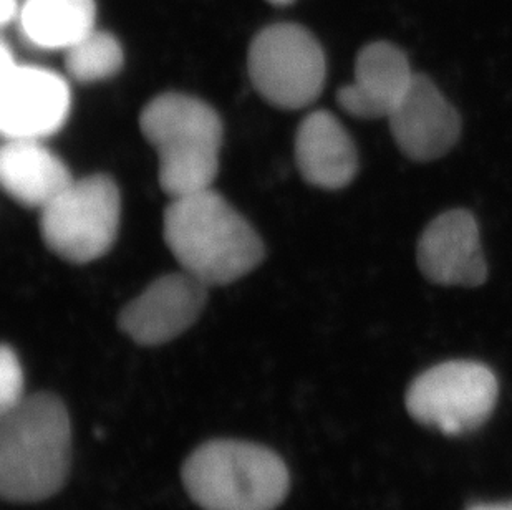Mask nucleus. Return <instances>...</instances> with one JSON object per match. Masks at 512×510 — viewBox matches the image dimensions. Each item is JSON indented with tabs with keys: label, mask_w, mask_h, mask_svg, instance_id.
Returning a JSON list of instances; mask_svg holds the SVG:
<instances>
[{
	"label": "nucleus",
	"mask_w": 512,
	"mask_h": 510,
	"mask_svg": "<svg viewBox=\"0 0 512 510\" xmlns=\"http://www.w3.org/2000/svg\"><path fill=\"white\" fill-rule=\"evenodd\" d=\"M269 2L276 5H287L290 4V2H294V0H269Z\"/></svg>",
	"instance_id": "nucleus-20"
},
{
	"label": "nucleus",
	"mask_w": 512,
	"mask_h": 510,
	"mask_svg": "<svg viewBox=\"0 0 512 510\" xmlns=\"http://www.w3.org/2000/svg\"><path fill=\"white\" fill-rule=\"evenodd\" d=\"M183 481L204 510H274L289 492V471L274 451L231 439L196 449Z\"/></svg>",
	"instance_id": "nucleus-4"
},
{
	"label": "nucleus",
	"mask_w": 512,
	"mask_h": 510,
	"mask_svg": "<svg viewBox=\"0 0 512 510\" xmlns=\"http://www.w3.org/2000/svg\"><path fill=\"white\" fill-rule=\"evenodd\" d=\"M498 378L476 361H446L413 380L406 391L411 418L458 436L488 421L498 401Z\"/></svg>",
	"instance_id": "nucleus-7"
},
{
	"label": "nucleus",
	"mask_w": 512,
	"mask_h": 510,
	"mask_svg": "<svg viewBox=\"0 0 512 510\" xmlns=\"http://www.w3.org/2000/svg\"><path fill=\"white\" fill-rule=\"evenodd\" d=\"M123 67L120 42L108 32L93 29L65 50L68 75L80 83H95L115 77Z\"/></svg>",
	"instance_id": "nucleus-16"
},
{
	"label": "nucleus",
	"mask_w": 512,
	"mask_h": 510,
	"mask_svg": "<svg viewBox=\"0 0 512 510\" xmlns=\"http://www.w3.org/2000/svg\"><path fill=\"white\" fill-rule=\"evenodd\" d=\"M141 133L160 159V184L171 199L213 188L223 146L214 108L183 93H165L141 111Z\"/></svg>",
	"instance_id": "nucleus-3"
},
{
	"label": "nucleus",
	"mask_w": 512,
	"mask_h": 510,
	"mask_svg": "<svg viewBox=\"0 0 512 510\" xmlns=\"http://www.w3.org/2000/svg\"><path fill=\"white\" fill-rule=\"evenodd\" d=\"M163 232L184 272L208 287L236 282L264 259L256 229L213 188L171 199Z\"/></svg>",
	"instance_id": "nucleus-1"
},
{
	"label": "nucleus",
	"mask_w": 512,
	"mask_h": 510,
	"mask_svg": "<svg viewBox=\"0 0 512 510\" xmlns=\"http://www.w3.org/2000/svg\"><path fill=\"white\" fill-rule=\"evenodd\" d=\"M17 15H20L17 0H0V22H2L4 27L9 25Z\"/></svg>",
	"instance_id": "nucleus-18"
},
{
	"label": "nucleus",
	"mask_w": 512,
	"mask_h": 510,
	"mask_svg": "<svg viewBox=\"0 0 512 510\" xmlns=\"http://www.w3.org/2000/svg\"><path fill=\"white\" fill-rule=\"evenodd\" d=\"M415 73L405 53L388 42H375L358 53L353 83L342 87L337 102L348 115L377 120L392 115Z\"/></svg>",
	"instance_id": "nucleus-12"
},
{
	"label": "nucleus",
	"mask_w": 512,
	"mask_h": 510,
	"mask_svg": "<svg viewBox=\"0 0 512 510\" xmlns=\"http://www.w3.org/2000/svg\"><path fill=\"white\" fill-rule=\"evenodd\" d=\"M121 199L115 181L103 174L73 179L42 209L40 231L50 251L73 264L107 254L120 227Z\"/></svg>",
	"instance_id": "nucleus-5"
},
{
	"label": "nucleus",
	"mask_w": 512,
	"mask_h": 510,
	"mask_svg": "<svg viewBox=\"0 0 512 510\" xmlns=\"http://www.w3.org/2000/svg\"><path fill=\"white\" fill-rule=\"evenodd\" d=\"M393 140L413 161H435L456 145L461 118L435 83L423 75L413 77L408 92L388 116Z\"/></svg>",
	"instance_id": "nucleus-11"
},
{
	"label": "nucleus",
	"mask_w": 512,
	"mask_h": 510,
	"mask_svg": "<svg viewBox=\"0 0 512 510\" xmlns=\"http://www.w3.org/2000/svg\"><path fill=\"white\" fill-rule=\"evenodd\" d=\"M24 370L17 353L4 345L0 352V414L24 400Z\"/></svg>",
	"instance_id": "nucleus-17"
},
{
	"label": "nucleus",
	"mask_w": 512,
	"mask_h": 510,
	"mask_svg": "<svg viewBox=\"0 0 512 510\" xmlns=\"http://www.w3.org/2000/svg\"><path fill=\"white\" fill-rule=\"evenodd\" d=\"M247 68L252 85L271 105L299 110L322 93L324 50L309 30L295 24L267 27L252 40Z\"/></svg>",
	"instance_id": "nucleus-6"
},
{
	"label": "nucleus",
	"mask_w": 512,
	"mask_h": 510,
	"mask_svg": "<svg viewBox=\"0 0 512 510\" xmlns=\"http://www.w3.org/2000/svg\"><path fill=\"white\" fill-rule=\"evenodd\" d=\"M295 159L302 178L315 188L342 189L357 174L355 143L329 111H314L300 123Z\"/></svg>",
	"instance_id": "nucleus-13"
},
{
	"label": "nucleus",
	"mask_w": 512,
	"mask_h": 510,
	"mask_svg": "<svg viewBox=\"0 0 512 510\" xmlns=\"http://www.w3.org/2000/svg\"><path fill=\"white\" fill-rule=\"evenodd\" d=\"M95 0H25L20 25L45 50H67L95 29Z\"/></svg>",
	"instance_id": "nucleus-15"
},
{
	"label": "nucleus",
	"mask_w": 512,
	"mask_h": 510,
	"mask_svg": "<svg viewBox=\"0 0 512 510\" xmlns=\"http://www.w3.org/2000/svg\"><path fill=\"white\" fill-rule=\"evenodd\" d=\"M208 285L188 272L163 275L120 313L121 330L140 345H163L186 332L203 312Z\"/></svg>",
	"instance_id": "nucleus-9"
},
{
	"label": "nucleus",
	"mask_w": 512,
	"mask_h": 510,
	"mask_svg": "<svg viewBox=\"0 0 512 510\" xmlns=\"http://www.w3.org/2000/svg\"><path fill=\"white\" fill-rule=\"evenodd\" d=\"M72 426L62 400L50 393L25 396L0 414V492L5 501L39 502L65 484Z\"/></svg>",
	"instance_id": "nucleus-2"
},
{
	"label": "nucleus",
	"mask_w": 512,
	"mask_h": 510,
	"mask_svg": "<svg viewBox=\"0 0 512 510\" xmlns=\"http://www.w3.org/2000/svg\"><path fill=\"white\" fill-rule=\"evenodd\" d=\"M70 87L58 73L19 65L9 45L0 50V130L5 140H44L70 113Z\"/></svg>",
	"instance_id": "nucleus-8"
},
{
	"label": "nucleus",
	"mask_w": 512,
	"mask_h": 510,
	"mask_svg": "<svg viewBox=\"0 0 512 510\" xmlns=\"http://www.w3.org/2000/svg\"><path fill=\"white\" fill-rule=\"evenodd\" d=\"M466 510H512V501L498 502V504H474Z\"/></svg>",
	"instance_id": "nucleus-19"
},
{
	"label": "nucleus",
	"mask_w": 512,
	"mask_h": 510,
	"mask_svg": "<svg viewBox=\"0 0 512 510\" xmlns=\"http://www.w3.org/2000/svg\"><path fill=\"white\" fill-rule=\"evenodd\" d=\"M416 260L421 274L433 284L479 287L488 279L478 222L464 209L443 212L426 226Z\"/></svg>",
	"instance_id": "nucleus-10"
},
{
	"label": "nucleus",
	"mask_w": 512,
	"mask_h": 510,
	"mask_svg": "<svg viewBox=\"0 0 512 510\" xmlns=\"http://www.w3.org/2000/svg\"><path fill=\"white\" fill-rule=\"evenodd\" d=\"M0 181L17 203L35 209L49 206L72 184L70 169L42 140H5L0 151Z\"/></svg>",
	"instance_id": "nucleus-14"
}]
</instances>
